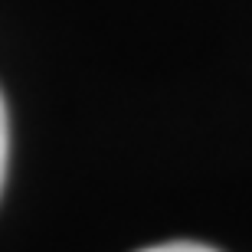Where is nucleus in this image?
I'll list each match as a JSON object with an SVG mask.
<instances>
[{
	"label": "nucleus",
	"instance_id": "obj_1",
	"mask_svg": "<svg viewBox=\"0 0 252 252\" xmlns=\"http://www.w3.org/2000/svg\"><path fill=\"white\" fill-rule=\"evenodd\" d=\"M7 158H10V122H7V105L0 95V190L7 180Z\"/></svg>",
	"mask_w": 252,
	"mask_h": 252
},
{
	"label": "nucleus",
	"instance_id": "obj_2",
	"mask_svg": "<svg viewBox=\"0 0 252 252\" xmlns=\"http://www.w3.org/2000/svg\"><path fill=\"white\" fill-rule=\"evenodd\" d=\"M141 252H216V249L203 243H160V246H148Z\"/></svg>",
	"mask_w": 252,
	"mask_h": 252
}]
</instances>
